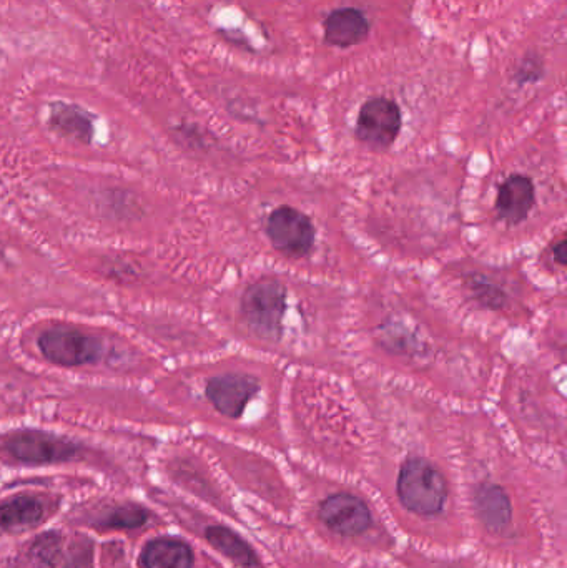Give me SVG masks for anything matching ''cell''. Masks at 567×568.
<instances>
[{"mask_svg":"<svg viewBox=\"0 0 567 568\" xmlns=\"http://www.w3.org/2000/svg\"><path fill=\"white\" fill-rule=\"evenodd\" d=\"M398 494L406 509L421 515L438 514L448 495L438 469L421 459L405 462L398 479Z\"/></svg>","mask_w":567,"mask_h":568,"instance_id":"obj_1","label":"cell"},{"mask_svg":"<svg viewBox=\"0 0 567 568\" xmlns=\"http://www.w3.org/2000/svg\"><path fill=\"white\" fill-rule=\"evenodd\" d=\"M242 309L248 324L260 336L278 338L285 316V289L277 281H258L243 294Z\"/></svg>","mask_w":567,"mask_h":568,"instance_id":"obj_2","label":"cell"},{"mask_svg":"<svg viewBox=\"0 0 567 568\" xmlns=\"http://www.w3.org/2000/svg\"><path fill=\"white\" fill-rule=\"evenodd\" d=\"M40 353L50 363L77 368L95 363L102 356V344L75 328H50L39 338Z\"/></svg>","mask_w":567,"mask_h":568,"instance_id":"obj_3","label":"cell"},{"mask_svg":"<svg viewBox=\"0 0 567 568\" xmlns=\"http://www.w3.org/2000/svg\"><path fill=\"white\" fill-rule=\"evenodd\" d=\"M400 130V107L390 98H371L361 107L356 133L371 147H390L400 135Z\"/></svg>","mask_w":567,"mask_h":568,"instance_id":"obj_4","label":"cell"},{"mask_svg":"<svg viewBox=\"0 0 567 568\" xmlns=\"http://www.w3.org/2000/svg\"><path fill=\"white\" fill-rule=\"evenodd\" d=\"M267 230L273 245L288 255H305L315 240V228L310 218L288 206L273 211Z\"/></svg>","mask_w":567,"mask_h":568,"instance_id":"obj_5","label":"cell"},{"mask_svg":"<svg viewBox=\"0 0 567 568\" xmlns=\"http://www.w3.org/2000/svg\"><path fill=\"white\" fill-rule=\"evenodd\" d=\"M4 449L17 461L29 464L67 461L75 454L74 444L37 431L17 432L14 436L7 437Z\"/></svg>","mask_w":567,"mask_h":568,"instance_id":"obj_6","label":"cell"},{"mask_svg":"<svg viewBox=\"0 0 567 568\" xmlns=\"http://www.w3.org/2000/svg\"><path fill=\"white\" fill-rule=\"evenodd\" d=\"M258 392L255 379L243 374H225L207 384V397L223 416L240 417Z\"/></svg>","mask_w":567,"mask_h":568,"instance_id":"obj_7","label":"cell"},{"mask_svg":"<svg viewBox=\"0 0 567 568\" xmlns=\"http://www.w3.org/2000/svg\"><path fill=\"white\" fill-rule=\"evenodd\" d=\"M321 519L331 530L341 535H358L371 524V514L365 502L353 495L338 494L321 505Z\"/></svg>","mask_w":567,"mask_h":568,"instance_id":"obj_8","label":"cell"},{"mask_svg":"<svg viewBox=\"0 0 567 568\" xmlns=\"http://www.w3.org/2000/svg\"><path fill=\"white\" fill-rule=\"evenodd\" d=\"M326 44L333 47H353L370 35V22L361 10L353 7L336 9L323 22Z\"/></svg>","mask_w":567,"mask_h":568,"instance_id":"obj_9","label":"cell"},{"mask_svg":"<svg viewBox=\"0 0 567 568\" xmlns=\"http://www.w3.org/2000/svg\"><path fill=\"white\" fill-rule=\"evenodd\" d=\"M534 205V185L524 175H513L499 187L496 208L501 220L506 223H521L526 220Z\"/></svg>","mask_w":567,"mask_h":568,"instance_id":"obj_10","label":"cell"},{"mask_svg":"<svg viewBox=\"0 0 567 568\" xmlns=\"http://www.w3.org/2000/svg\"><path fill=\"white\" fill-rule=\"evenodd\" d=\"M50 125L64 137L89 143L94 137V123L89 115L70 103H54L50 108Z\"/></svg>","mask_w":567,"mask_h":568,"instance_id":"obj_11","label":"cell"},{"mask_svg":"<svg viewBox=\"0 0 567 568\" xmlns=\"http://www.w3.org/2000/svg\"><path fill=\"white\" fill-rule=\"evenodd\" d=\"M145 568H192V552L178 540L162 539L150 542L142 554Z\"/></svg>","mask_w":567,"mask_h":568,"instance_id":"obj_12","label":"cell"},{"mask_svg":"<svg viewBox=\"0 0 567 568\" xmlns=\"http://www.w3.org/2000/svg\"><path fill=\"white\" fill-rule=\"evenodd\" d=\"M44 509L39 500L19 497L0 505V527L7 530H22L39 524Z\"/></svg>","mask_w":567,"mask_h":568,"instance_id":"obj_13","label":"cell"},{"mask_svg":"<svg viewBox=\"0 0 567 568\" xmlns=\"http://www.w3.org/2000/svg\"><path fill=\"white\" fill-rule=\"evenodd\" d=\"M207 539L215 549L235 560L237 564L243 567L257 565V555L253 554V550L238 535L233 534L232 530L225 527H210L207 530Z\"/></svg>","mask_w":567,"mask_h":568,"instance_id":"obj_14","label":"cell"},{"mask_svg":"<svg viewBox=\"0 0 567 568\" xmlns=\"http://www.w3.org/2000/svg\"><path fill=\"white\" fill-rule=\"evenodd\" d=\"M478 504L481 517L489 527L499 529L508 524L511 510H509V502L503 490L496 489V487L483 489V492L479 494Z\"/></svg>","mask_w":567,"mask_h":568,"instance_id":"obj_15","label":"cell"},{"mask_svg":"<svg viewBox=\"0 0 567 568\" xmlns=\"http://www.w3.org/2000/svg\"><path fill=\"white\" fill-rule=\"evenodd\" d=\"M147 520V514L139 507H127L120 509L110 517V527H139Z\"/></svg>","mask_w":567,"mask_h":568,"instance_id":"obj_16","label":"cell"},{"mask_svg":"<svg viewBox=\"0 0 567 568\" xmlns=\"http://www.w3.org/2000/svg\"><path fill=\"white\" fill-rule=\"evenodd\" d=\"M566 258V243L561 241V243H558V246H556V260H558L561 265H564Z\"/></svg>","mask_w":567,"mask_h":568,"instance_id":"obj_17","label":"cell"}]
</instances>
